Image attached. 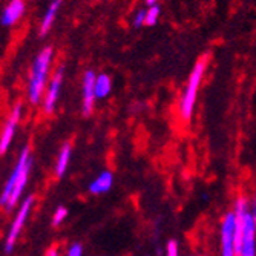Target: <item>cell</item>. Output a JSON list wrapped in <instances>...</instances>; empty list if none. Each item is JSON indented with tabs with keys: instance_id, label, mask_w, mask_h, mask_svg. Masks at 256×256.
<instances>
[{
	"instance_id": "6da1fadb",
	"label": "cell",
	"mask_w": 256,
	"mask_h": 256,
	"mask_svg": "<svg viewBox=\"0 0 256 256\" xmlns=\"http://www.w3.org/2000/svg\"><path fill=\"white\" fill-rule=\"evenodd\" d=\"M32 169V158L30 148H23L16 166L6 180V184L4 186V190L0 194V207H5L6 210H12V208L20 202L22 195L25 192V188L30 180V174Z\"/></svg>"
},
{
	"instance_id": "7a4b0ae2",
	"label": "cell",
	"mask_w": 256,
	"mask_h": 256,
	"mask_svg": "<svg viewBox=\"0 0 256 256\" xmlns=\"http://www.w3.org/2000/svg\"><path fill=\"white\" fill-rule=\"evenodd\" d=\"M54 57V50L51 46L43 48L34 58L30 82H28V98L32 104H37L43 100V94L46 90V80L50 76L51 62Z\"/></svg>"
},
{
	"instance_id": "3957f363",
	"label": "cell",
	"mask_w": 256,
	"mask_h": 256,
	"mask_svg": "<svg viewBox=\"0 0 256 256\" xmlns=\"http://www.w3.org/2000/svg\"><path fill=\"white\" fill-rule=\"evenodd\" d=\"M208 64V56H202L194 66L192 72L189 76L188 84H186L182 94H181V100H180V114L184 120H190L192 114H194V108L196 103V97H198V90L204 77V72Z\"/></svg>"
},
{
	"instance_id": "277c9868",
	"label": "cell",
	"mask_w": 256,
	"mask_h": 256,
	"mask_svg": "<svg viewBox=\"0 0 256 256\" xmlns=\"http://www.w3.org/2000/svg\"><path fill=\"white\" fill-rule=\"evenodd\" d=\"M34 206V196L30 195L26 196L25 200L22 201L18 210L14 216V220L11 221V226H10V230H8V235H6V240H5V252L6 253H11L17 240H18V235L20 232L25 227L26 221H28V216L31 214V208Z\"/></svg>"
},
{
	"instance_id": "5b68a950",
	"label": "cell",
	"mask_w": 256,
	"mask_h": 256,
	"mask_svg": "<svg viewBox=\"0 0 256 256\" xmlns=\"http://www.w3.org/2000/svg\"><path fill=\"white\" fill-rule=\"evenodd\" d=\"M63 78H64V69L58 68L54 72L52 78L48 83V89L44 90V97H43V110L46 114L54 112L57 102L60 98V92H62V86H63Z\"/></svg>"
},
{
	"instance_id": "8992f818",
	"label": "cell",
	"mask_w": 256,
	"mask_h": 256,
	"mask_svg": "<svg viewBox=\"0 0 256 256\" xmlns=\"http://www.w3.org/2000/svg\"><path fill=\"white\" fill-rule=\"evenodd\" d=\"M96 80H97V74L89 69V71L84 72L83 76V86H82V109H83V115L84 117H89L94 110V104L97 100L96 96Z\"/></svg>"
},
{
	"instance_id": "52a82bcc",
	"label": "cell",
	"mask_w": 256,
	"mask_h": 256,
	"mask_svg": "<svg viewBox=\"0 0 256 256\" xmlns=\"http://www.w3.org/2000/svg\"><path fill=\"white\" fill-rule=\"evenodd\" d=\"M20 118H22V104L17 103L12 108V110L10 114V117L6 120L2 132H0V155L6 154V150L10 149L12 140H14V135H16V130H17Z\"/></svg>"
},
{
	"instance_id": "ba28073f",
	"label": "cell",
	"mask_w": 256,
	"mask_h": 256,
	"mask_svg": "<svg viewBox=\"0 0 256 256\" xmlns=\"http://www.w3.org/2000/svg\"><path fill=\"white\" fill-rule=\"evenodd\" d=\"M235 214H227L221 226V241H222V256H236L235 248Z\"/></svg>"
},
{
	"instance_id": "9c48e42d",
	"label": "cell",
	"mask_w": 256,
	"mask_h": 256,
	"mask_svg": "<svg viewBox=\"0 0 256 256\" xmlns=\"http://www.w3.org/2000/svg\"><path fill=\"white\" fill-rule=\"evenodd\" d=\"M256 224L254 216L252 214L246 215V228H244V236L241 242V252L240 256H256Z\"/></svg>"
},
{
	"instance_id": "30bf717a",
	"label": "cell",
	"mask_w": 256,
	"mask_h": 256,
	"mask_svg": "<svg viewBox=\"0 0 256 256\" xmlns=\"http://www.w3.org/2000/svg\"><path fill=\"white\" fill-rule=\"evenodd\" d=\"M26 5L25 0H11V2L4 8L2 14H0V22L4 26H12L22 18V16L25 14Z\"/></svg>"
},
{
	"instance_id": "8fae6325",
	"label": "cell",
	"mask_w": 256,
	"mask_h": 256,
	"mask_svg": "<svg viewBox=\"0 0 256 256\" xmlns=\"http://www.w3.org/2000/svg\"><path fill=\"white\" fill-rule=\"evenodd\" d=\"M62 2H63V0H52V2L50 4V6H48V10H46L43 18H42V22H40V28H38V34H40L42 37L48 34V31L51 30L52 23H54V20H56V17H57V12L60 11Z\"/></svg>"
},
{
	"instance_id": "7c38bea8",
	"label": "cell",
	"mask_w": 256,
	"mask_h": 256,
	"mask_svg": "<svg viewBox=\"0 0 256 256\" xmlns=\"http://www.w3.org/2000/svg\"><path fill=\"white\" fill-rule=\"evenodd\" d=\"M112 182H114V175L109 170L102 172L94 181L89 184V192L92 195H102L110 190L112 188Z\"/></svg>"
},
{
	"instance_id": "4fadbf2b",
	"label": "cell",
	"mask_w": 256,
	"mask_h": 256,
	"mask_svg": "<svg viewBox=\"0 0 256 256\" xmlns=\"http://www.w3.org/2000/svg\"><path fill=\"white\" fill-rule=\"evenodd\" d=\"M71 155H72V148L69 143H64L58 152V156H57V162H56V175L60 178L66 174V169L69 166V160H71Z\"/></svg>"
},
{
	"instance_id": "5bb4252c",
	"label": "cell",
	"mask_w": 256,
	"mask_h": 256,
	"mask_svg": "<svg viewBox=\"0 0 256 256\" xmlns=\"http://www.w3.org/2000/svg\"><path fill=\"white\" fill-rule=\"evenodd\" d=\"M112 90V80L108 74H98L96 80V96L97 98H106Z\"/></svg>"
},
{
	"instance_id": "9a60e30c",
	"label": "cell",
	"mask_w": 256,
	"mask_h": 256,
	"mask_svg": "<svg viewBox=\"0 0 256 256\" xmlns=\"http://www.w3.org/2000/svg\"><path fill=\"white\" fill-rule=\"evenodd\" d=\"M160 12H161V8L160 5H150L148 10H146V26H154L155 23L158 22L160 18Z\"/></svg>"
},
{
	"instance_id": "2e32d148",
	"label": "cell",
	"mask_w": 256,
	"mask_h": 256,
	"mask_svg": "<svg viewBox=\"0 0 256 256\" xmlns=\"http://www.w3.org/2000/svg\"><path fill=\"white\" fill-rule=\"evenodd\" d=\"M66 216H68V208L66 207H58L57 210H56V214H54V216H52V224L54 226H60L64 220H66Z\"/></svg>"
},
{
	"instance_id": "e0dca14e",
	"label": "cell",
	"mask_w": 256,
	"mask_h": 256,
	"mask_svg": "<svg viewBox=\"0 0 256 256\" xmlns=\"http://www.w3.org/2000/svg\"><path fill=\"white\" fill-rule=\"evenodd\" d=\"M146 25V10H140L135 16H134V26L140 28Z\"/></svg>"
},
{
	"instance_id": "ac0fdd59",
	"label": "cell",
	"mask_w": 256,
	"mask_h": 256,
	"mask_svg": "<svg viewBox=\"0 0 256 256\" xmlns=\"http://www.w3.org/2000/svg\"><path fill=\"white\" fill-rule=\"evenodd\" d=\"M66 256H83V247L80 244H72L69 247Z\"/></svg>"
},
{
	"instance_id": "d6986e66",
	"label": "cell",
	"mask_w": 256,
	"mask_h": 256,
	"mask_svg": "<svg viewBox=\"0 0 256 256\" xmlns=\"http://www.w3.org/2000/svg\"><path fill=\"white\" fill-rule=\"evenodd\" d=\"M166 256H178V244H176V241H169Z\"/></svg>"
},
{
	"instance_id": "ffe728a7",
	"label": "cell",
	"mask_w": 256,
	"mask_h": 256,
	"mask_svg": "<svg viewBox=\"0 0 256 256\" xmlns=\"http://www.w3.org/2000/svg\"><path fill=\"white\" fill-rule=\"evenodd\" d=\"M46 256H58V248L57 247H51L46 252Z\"/></svg>"
},
{
	"instance_id": "44dd1931",
	"label": "cell",
	"mask_w": 256,
	"mask_h": 256,
	"mask_svg": "<svg viewBox=\"0 0 256 256\" xmlns=\"http://www.w3.org/2000/svg\"><path fill=\"white\" fill-rule=\"evenodd\" d=\"M146 4L150 6V5H155V4H156V0H146Z\"/></svg>"
},
{
	"instance_id": "7402d4cb",
	"label": "cell",
	"mask_w": 256,
	"mask_h": 256,
	"mask_svg": "<svg viewBox=\"0 0 256 256\" xmlns=\"http://www.w3.org/2000/svg\"><path fill=\"white\" fill-rule=\"evenodd\" d=\"M253 216H254V224H256V207H254V214H253Z\"/></svg>"
}]
</instances>
